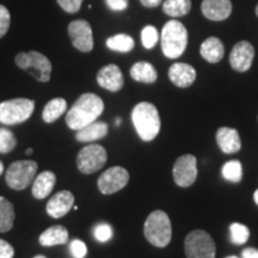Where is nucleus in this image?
Here are the masks:
<instances>
[{
  "label": "nucleus",
  "instance_id": "nucleus-1",
  "mask_svg": "<svg viewBox=\"0 0 258 258\" xmlns=\"http://www.w3.org/2000/svg\"><path fill=\"white\" fill-rule=\"evenodd\" d=\"M104 110V103L95 93H84L66 114V124L72 131H79L95 122Z\"/></svg>",
  "mask_w": 258,
  "mask_h": 258
},
{
  "label": "nucleus",
  "instance_id": "nucleus-2",
  "mask_svg": "<svg viewBox=\"0 0 258 258\" xmlns=\"http://www.w3.org/2000/svg\"><path fill=\"white\" fill-rule=\"evenodd\" d=\"M132 121L141 140L152 141L159 134L160 117L156 105L148 102L139 103L132 111Z\"/></svg>",
  "mask_w": 258,
  "mask_h": 258
},
{
  "label": "nucleus",
  "instance_id": "nucleus-3",
  "mask_svg": "<svg viewBox=\"0 0 258 258\" xmlns=\"http://www.w3.org/2000/svg\"><path fill=\"white\" fill-rule=\"evenodd\" d=\"M188 46V30L180 22L169 21L161 31V49L169 59H177Z\"/></svg>",
  "mask_w": 258,
  "mask_h": 258
},
{
  "label": "nucleus",
  "instance_id": "nucleus-4",
  "mask_svg": "<svg viewBox=\"0 0 258 258\" xmlns=\"http://www.w3.org/2000/svg\"><path fill=\"white\" fill-rule=\"evenodd\" d=\"M144 234L156 247H165L172 238V227L169 215L163 211H154L148 215L144 226Z\"/></svg>",
  "mask_w": 258,
  "mask_h": 258
},
{
  "label": "nucleus",
  "instance_id": "nucleus-5",
  "mask_svg": "<svg viewBox=\"0 0 258 258\" xmlns=\"http://www.w3.org/2000/svg\"><path fill=\"white\" fill-rule=\"evenodd\" d=\"M35 109V102L28 98H15L0 103V123L14 125L29 120Z\"/></svg>",
  "mask_w": 258,
  "mask_h": 258
},
{
  "label": "nucleus",
  "instance_id": "nucleus-6",
  "mask_svg": "<svg viewBox=\"0 0 258 258\" xmlns=\"http://www.w3.org/2000/svg\"><path fill=\"white\" fill-rule=\"evenodd\" d=\"M15 62L22 70L27 71L38 82L47 83L50 79L51 63L43 54L31 50L29 53H19Z\"/></svg>",
  "mask_w": 258,
  "mask_h": 258
},
{
  "label": "nucleus",
  "instance_id": "nucleus-7",
  "mask_svg": "<svg viewBox=\"0 0 258 258\" xmlns=\"http://www.w3.org/2000/svg\"><path fill=\"white\" fill-rule=\"evenodd\" d=\"M37 163L34 160L15 161L6 171V183L11 189L23 190L34 182L37 173Z\"/></svg>",
  "mask_w": 258,
  "mask_h": 258
},
{
  "label": "nucleus",
  "instance_id": "nucleus-8",
  "mask_svg": "<svg viewBox=\"0 0 258 258\" xmlns=\"http://www.w3.org/2000/svg\"><path fill=\"white\" fill-rule=\"evenodd\" d=\"M184 249L186 258H215L217 246L206 231L195 230L185 237Z\"/></svg>",
  "mask_w": 258,
  "mask_h": 258
},
{
  "label": "nucleus",
  "instance_id": "nucleus-9",
  "mask_svg": "<svg viewBox=\"0 0 258 258\" xmlns=\"http://www.w3.org/2000/svg\"><path fill=\"white\" fill-rule=\"evenodd\" d=\"M108 160L105 148L101 145L92 144L80 150L77 157V166L84 175L96 172L105 165Z\"/></svg>",
  "mask_w": 258,
  "mask_h": 258
},
{
  "label": "nucleus",
  "instance_id": "nucleus-10",
  "mask_svg": "<svg viewBox=\"0 0 258 258\" xmlns=\"http://www.w3.org/2000/svg\"><path fill=\"white\" fill-rule=\"evenodd\" d=\"M173 179L180 188H188L198 178V160L192 154H184L173 165Z\"/></svg>",
  "mask_w": 258,
  "mask_h": 258
},
{
  "label": "nucleus",
  "instance_id": "nucleus-11",
  "mask_svg": "<svg viewBox=\"0 0 258 258\" xmlns=\"http://www.w3.org/2000/svg\"><path fill=\"white\" fill-rule=\"evenodd\" d=\"M129 173L128 171L122 166H112L108 169L99 176L97 184H98L99 191L104 195H111L120 191L128 184Z\"/></svg>",
  "mask_w": 258,
  "mask_h": 258
},
{
  "label": "nucleus",
  "instance_id": "nucleus-12",
  "mask_svg": "<svg viewBox=\"0 0 258 258\" xmlns=\"http://www.w3.org/2000/svg\"><path fill=\"white\" fill-rule=\"evenodd\" d=\"M69 35L73 47L84 53H89L93 48L92 29L86 21L78 19L69 25Z\"/></svg>",
  "mask_w": 258,
  "mask_h": 258
},
{
  "label": "nucleus",
  "instance_id": "nucleus-13",
  "mask_svg": "<svg viewBox=\"0 0 258 258\" xmlns=\"http://www.w3.org/2000/svg\"><path fill=\"white\" fill-rule=\"evenodd\" d=\"M254 57V48L250 42L240 41L233 47L230 54V64L237 72L250 70Z\"/></svg>",
  "mask_w": 258,
  "mask_h": 258
},
{
  "label": "nucleus",
  "instance_id": "nucleus-14",
  "mask_svg": "<svg viewBox=\"0 0 258 258\" xmlns=\"http://www.w3.org/2000/svg\"><path fill=\"white\" fill-rule=\"evenodd\" d=\"M97 83L103 89L109 90L111 92H117L123 88L124 79L120 67L117 64H108L101 69L97 74Z\"/></svg>",
  "mask_w": 258,
  "mask_h": 258
},
{
  "label": "nucleus",
  "instance_id": "nucleus-15",
  "mask_svg": "<svg viewBox=\"0 0 258 258\" xmlns=\"http://www.w3.org/2000/svg\"><path fill=\"white\" fill-rule=\"evenodd\" d=\"M74 207V196L69 190L56 192L47 203L46 211L51 218H62Z\"/></svg>",
  "mask_w": 258,
  "mask_h": 258
},
{
  "label": "nucleus",
  "instance_id": "nucleus-16",
  "mask_svg": "<svg viewBox=\"0 0 258 258\" xmlns=\"http://www.w3.org/2000/svg\"><path fill=\"white\" fill-rule=\"evenodd\" d=\"M202 14L211 21H225L232 14L231 0H203L201 5Z\"/></svg>",
  "mask_w": 258,
  "mask_h": 258
},
{
  "label": "nucleus",
  "instance_id": "nucleus-17",
  "mask_svg": "<svg viewBox=\"0 0 258 258\" xmlns=\"http://www.w3.org/2000/svg\"><path fill=\"white\" fill-rule=\"evenodd\" d=\"M169 78L178 88L191 86L196 79V71L188 63L176 62L169 69Z\"/></svg>",
  "mask_w": 258,
  "mask_h": 258
},
{
  "label": "nucleus",
  "instance_id": "nucleus-18",
  "mask_svg": "<svg viewBox=\"0 0 258 258\" xmlns=\"http://www.w3.org/2000/svg\"><path fill=\"white\" fill-rule=\"evenodd\" d=\"M217 143L220 150L226 154L239 152L241 141L237 129L230 127H221L217 132Z\"/></svg>",
  "mask_w": 258,
  "mask_h": 258
},
{
  "label": "nucleus",
  "instance_id": "nucleus-19",
  "mask_svg": "<svg viewBox=\"0 0 258 258\" xmlns=\"http://www.w3.org/2000/svg\"><path fill=\"white\" fill-rule=\"evenodd\" d=\"M200 53L206 61L211 63H217L221 61L225 55L224 43L218 37H208L201 44Z\"/></svg>",
  "mask_w": 258,
  "mask_h": 258
},
{
  "label": "nucleus",
  "instance_id": "nucleus-20",
  "mask_svg": "<svg viewBox=\"0 0 258 258\" xmlns=\"http://www.w3.org/2000/svg\"><path fill=\"white\" fill-rule=\"evenodd\" d=\"M55 182L56 177L51 171H44V172L40 173L34 179V184H32V195H34V198L37 200L46 199L53 191Z\"/></svg>",
  "mask_w": 258,
  "mask_h": 258
},
{
  "label": "nucleus",
  "instance_id": "nucleus-21",
  "mask_svg": "<svg viewBox=\"0 0 258 258\" xmlns=\"http://www.w3.org/2000/svg\"><path fill=\"white\" fill-rule=\"evenodd\" d=\"M106 134H108V124L105 122L95 121L77 131L76 139L80 143H92L106 137Z\"/></svg>",
  "mask_w": 258,
  "mask_h": 258
},
{
  "label": "nucleus",
  "instance_id": "nucleus-22",
  "mask_svg": "<svg viewBox=\"0 0 258 258\" xmlns=\"http://www.w3.org/2000/svg\"><path fill=\"white\" fill-rule=\"evenodd\" d=\"M38 241L42 246H54V245H63L69 241V231L61 225L51 226L40 235Z\"/></svg>",
  "mask_w": 258,
  "mask_h": 258
},
{
  "label": "nucleus",
  "instance_id": "nucleus-23",
  "mask_svg": "<svg viewBox=\"0 0 258 258\" xmlns=\"http://www.w3.org/2000/svg\"><path fill=\"white\" fill-rule=\"evenodd\" d=\"M131 76L137 82L145 84H152L158 78V73L153 64L146 61H139L134 63L131 69Z\"/></svg>",
  "mask_w": 258,
  "mask_h": 258
},
{
  "label": "nucleus",
  "instance_id": "nucleus-24",
  "mask_svg": "<svg viewBox=\"0 0 258 258\" xmlns=\"http://www.w3.org/2000/svg\"><path fill=\"white\" fill-rule=\"evenodd\" d=\"M67 110V102L63 98H54L44 106L42 118L46 123H53L62 116Z\"/></svg>",
  "mask_w": 258,
  "mask_h": 258
},
{
  "label": "nucleus",
  "instance_id": "nucleus-25",
  "mask_svg": "<svg viewBox=\"0 0 258 258\" xmlns=\"http://www.w3.org/2000/svg\"><path fill=\"white\" fill-rule=\"evenodd\" d=\"M15 208L14 205L0 196V233L9 232L14 227Z\"/></svg>",
  "mask_w": 258,
  "mask_h": 258
},
{
  "label": "nucleus",
  "instance_id": "nucleus-26",
  "mask_svg": "<svg viewBox=\"0 0 258 258\" xmlns=\"http://www.w3.org/2000/svg\"><path fill=\"white\" fill-rule=\"evenodd\" d=\"M191 10V0H165L163 11L170 17H183Z\"/></svg>",
  "mask_w": 258,
  "mask_h": 258
},
{
  "label": "nucleus",
  "instance_id": "nucleus-27",
  "mask_svg": "<svg viewBox=\"0 0 258 258\" xmlns=\"http://www.w3.org/2000/svg\"><path fill=\"white\" fill-rule=\"evenodd\" d=\"M135 42L127 34H118L115 36L109 37L106 40V47L110 50L120 51V53H128L133 49Z\"/></svg>",
  "mask_w": 258,
  "mask_h": 258
},
{
  "label": "nucleus",
  "instance_id": "nucleus-28",
  "mask_svg": "<svg viewBox=\"0 0 258 258\" xmlns=\"http://www.w3.org/2000/svg\"><path fill=\"white\" fill-rule=\"evenodd\" d=\"M222 176L225 179L230 180L232 183H239L243 177V169H241V163L238 160H230L224 164L221 169Z\"/></svg>",
  "mask_w": 258,
  "mask_h": 258
},
{
  "label": "nucleus",
  "instance_id": "nucleus-29",
  "mask_svg": "<svg viewBox=\"0 0 258 258\" xmlns=\"http://www.w3.org/2000/svg\"><path fill=\"white\" fill-rule=\"evenodd\" d=\"M230 233L232 243L235 245H243L246 243L250 238L249 227L243 224H239V222H233V224H231Z\"/></svg>",
  "mask_w": 258,
  "mask_h": 258
},
{
  "label": "nucleus",
  "instance_id": "nucleus-30",
  "mask_svg": "<svg viewBox=\"0 0 258 258\" xmlns=\"http://www.w3.org/2000/svg\"><path fill=\"white\" fill-rule=\"evenodd\" d=\"M17 145L15 134L8 128H0V153L6 154L11 152Z\"/></svg>",
  "mask_w": 258,
  "mask_h": 258
},
{
  "label": "nucleus",
  "instance_id": "nucleus-31",
  "mask_svg": "<svg viewBox=\"0 0 258 258\" xmlns=\"http://www.w3.org/2000/svg\"><path fill=\"white\" fill-rule=\"evenodd\" d=\"M158 40H159V34H158V30L153 25H147L143 29V31H141V42H143V46L146 49H152L157 44Z\"/></svg>",
  "mask_w": 258,
  "mask_h": 258
},
{
  "label": "nucleus",
  "instance_id": "nucleus-32",
  "mask_svg": "<svg viewBox=\"0 0 258 258\" xmlns=\"http://www.w3.org/2000/svg\"><path fill=\"white\" fill-rule=\"evenodd\" d=\"M93 234H95V238L97 240L101 241V243H105V241L111 239L112 228L109 224L102 222V224L95 226V228H93Z\"/></svg>",
  "mask_w": 258,
  "mask_h": 258
},
{
  "label": "nucleus",
  "instance_id": "nucleus-33",
  "mask_svg": "<svg viewBox=\"0 0 258 258\" xmlns=\"http://www.w3.org/2000/svg\"><path fill=\"white\" fill-rule=\"evenodd\" d=\"M70 250L74 258H84L86 256V253H88V247H86L85 243L79 239H74L71 243Z\"/></svg>",
  "mask_w": 258,
  "mask_h": 258
},
{
  "label": "nucleus",
  "instance_id": "nucleus-34",
  "mask_svg": "<svg viewBox=\"0 0 258 258\" xmlns=\"http://www.w3.org/2000/svg\"><path fill=\"white\" fill-rule=\"evenodd\" d=\"M10 12L5 6L0 5V38H2L10 28Z\"/></svg>",
  "mask_w": 258,
  "mask_h": 258
},
{
  "label": "nucleus",
  "instance_id": "nucleus-35",
  "mask_svg": "<svg viewBox=\"0 0 258 258\" xmlns=\"http://www.w3.org/2000/svg\"><path fill=\"white\" fill-rule=\"evenodd\" d=\"M59 5L69 14H76L80 10L83 0H57Z\"/></svg>",
  "mask_w": 258,
  "mask_h": 258
},
{
  "label": "nucleus",
  "instance_id": "nucleus-36",
  "mask_svg": "<svg viewBox=\"0 0 258 258\" xmlns=\"http://www.w3.org/2000/svg\"><path fill=\"white\" fill-rule=\"evenodd\" d=\"M15 250L11 244L4 239H0V258H14Z\"/></svg>",
  "mask_w": 258,
  "mask_h": 258
},
{
  "label": "nucleus",
  "instance_id": "nucleus-37",
  "mask_svg": "<svg viewBox=\"0 0 258 258\" xmlns=\"http://www.w3.org/2000/svg\"><path fill=\"white\" fill-rule=\"evenodd\" d=\"M105 3L112 11H123L128 8V0H105Z\"/></svg>",
  "mask_w": 258,
  "mask_h": 258
},
{
  "label": "nucleus",
  "instance_id": "nucleus-38",
  "mask_svg": "<svg viewBox=\"0 0 258 258\" xmlns=\"http://www.w3.org/2000/svg\"><path fill=\"white\" fill-rule=\"evenodd\" d=\"M241 258H258V250L253 249V247L245 249L241 252Z\"/></svg>",
  "mask_w": 258,
  "mask_h": 258
},
{
  "label": "nucleus",
  "instance_id": "nucleus-39",
  "mask_svg": "<svg viewBox=\"0 0 258 258\" xmlns=\"http://www.w3.org/2000/svg\"><path fill=\"white\" fill-rule=\"evenodd\" d=\"M163 0H140V3L146 8H157L161 4Z\"/></svg>",
  "mask_w": 258,
  "mask_h": 258
},
{
  "label": "nucleus",
  "instance_id": "nucleus-40",
  "mask_svg": "<svg viewBox=\"0 0 258 258\" xmlns=\"http://www.w3.org/2000/svg\"><path fill=\"white\" fill-rule=\"evenodd\" d=\"M253 199H254V202H256L257 205H258V189L253 194Z\"/></svg>",
  "mask_w": 258,
  "mask_h": 258
},
{
  "label": "nucleus",
  "instance_id": "nucleus-41",
  "mask_svg": "<svg viewBox=\"0 0 258 258\" xmlns=\"http://www.w3.org/2000/svg\"><path fill=\"white\" fill-rule=\"evenodd\" d=\"M3 171H4V165H3V163H2V161H0V175H2V173H3Z\"/></svg>",
  "mask_w": 258,
  "mask_h": 258
},
{
  "label": "nucleus",
  "instance_id": "nucleus-42",
  "mask_svg": "<svg viewBox=\"0 0 258 258\" xmlns=\"http://www.w3.org/2000/svg\"><path fill=\"white\" fill-rule=\"evenodd\" d=\"M25 153H27V154H31V153H32V150H31V148H28V150L25 151Z\"/></svg>",
  "mask_w": 258,
  "mask_h": 258
},
{
  "label": "nucleus",
  "instance_id": "nucleus-43",
  "mask_svg": "<svg viewBox=\"0 0 258 258\" xmlns=\"http://www.w3.org/2000/svg\"><path fill=\"white\" fill-rule=\"evenodd\" d=\"M34 258H47V257H44V256H42V254H37V256H35Z\"/></svg>",
  "mask_w": 258,
  "mask_h": 258
},
{
  "label": "nucleus",
  "instance_id": "nucleus-44",
  "mask_svg": "<svg viewBox=\"0 0 258 258\" xmlns=\"http://www.w3.org/2000/svg\"><path fill=\"white\" fill-rule=\"evenodd\" d=\"M120 123H121V120H120V118H117V120H116V124L120 125Z\"/></svg>",
  "mask_w": 258,
  "mask_h": 258
},
{
  "label": "nucleus",
  "instance_id": "nucleus-45",
  "mask_svg": "<svg viewBox=\"0 0 258 258\" xmlns=\"http://www.w3.org/2000/svg\"><path fill=\"white\" fill-rule=\"evenodd\" d=\"M256 15H257V17H258V5H257V8H256Z\"/></svg>",
  "mask_w": 258,
  "mask_h": 258
},
{
  "label": "nucleus",
  "instance_id": "nucleus-46",
  "mask_svg": "<svg viewBox=\"0 0 258 258\" xmlns=\"http://www.w3.org/2000/svg\"><path fill=\"white\" fill-rule=\"evenodd\" d=\"M226 258H238V257H235V256H231V257H226Z\"/></svg>",
  "mask_w": 258,
  "mask_h": 258
}]
</instances>
